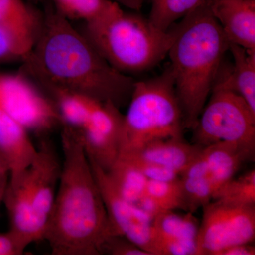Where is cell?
<instances>
[{
  "label": "cell",
  "instance_id": "1",
  "mask_svg": "<svg viewBox=\"0 0 255 255\" xmlns=\"http://www.w3.org/2000/svg\"><path fill=\"white\" fill-rule=\"evenodd\" d=\"M21 63L18 72L46 93L64 90L120 109L130 101L135 82L111 66L51 4L42 12L36 40Z\"/></svg>",
  "mask_w": 255,
  "mask_h": 255
},
{
  "label": "cell",
  "instance_id": "2",
  "mask_svg": "<svg viewBox=\"0 0 255 255\" xmlns=\"http://www.w3.org/2000/svg\"><path fill=\"white\" fill-rule=\"evenodd\" d=\"M61 145V173L43 240L54 255H104L107 241L120 234L107 214L78 130L63 125Z\"/></svg>",
  "mask_w": 255,
  "mask_h": 255
},
{
  "label": "cell",
  "instance_id": "3",
  "mask_svg": "<svg viewBox=\"0 0 255 255\" xmlns=\"http://www.w3.org/2000/svg\"><path fill=\"white\" fill-rule=\"evenodd\" d=\"M168 55L184 129H192L219 75L230 42L202 0L179 23Z\"/></svg>",
  "mask_w": 255,
  "mask_h": 255
},
{
  "label": "cell",
  "instance_id": "4",
  "mask_svg": "<svg viewBox=\"0 0 255 255\" xmlns=\"http://www.w3.org/2000/svg\"><path fill=\"white\" fill-rule=\"evenodd\" d=\"M111 66L120 73H141L153 68L168 55L174 38L141 15L121 9L108 17L79 28Z\"/></svg>",
  "mask_w": 255,
  "mask_h": 255
},
{
  "label": "cell",
  "instance_id": "5",
  "mask_svg": "<svg viewBox=\"0 0 255 255\" xmlns=\"http://www.w3.org/2000/svg\"><path fill=\"white\" fill-rule=\"evenodd\" d=\"M128 104L120 155L135 152L155 140L183 138L182 114L169 65L156 78L135 81Z\"/></svg>",
  "mask_w": 255,
  "mask_h": 255
},
{
  "label": "cell",
  "instance_id": "6",
  "mask_svg": "<svg viewBox=\"0 0 255 255\" xmlns=\"http://www.w3.org/2000/svg\"><path fill=\"white\" fill-rule=\"evenodd\" d=\"M192 130L194 144L203 147L225 141L255 148V113L230 87L223 64Z\"/></svg>",
  "mask_w": 255,
  "mask_h": 255
},
{
  "label": "cell",
  "instance_id": "7",
  "mask_svg": "<svg viewBox=\"0 0 255 255\" xmlns=\"http://www.w3.org/2000/svg\"><path fill=\"white\" fill-rule=\"evenodd\" d=\"M213 201L202 207L198 255H218L236 245L252 244L255 238V206Z\"/></svg>",
  "mask_w": 255,
  "mask_h": 255
},
{
  "label": "cell",
  "instance_id": "8",
  "mask_svg": "<svg viewBox=\"0 0 255 255\" xmlns=\"http://www.w3.org/2000/svg\"><path fill=\"white\" fill-rule=\"evenodd\" d=\"M0 107L28 132L42 135L63 124L53 100L20 72L0 73Z\"/></svg>",
  "mask_w": 255,
  "mask_h": 255
},
{
  "label": "cell",
  "instance_id": "9",
  "mask_svg": "<svg viewBox=\"0 0 255 255\" xmlns=\"http://www.w3.org/2000/svg\"><path fill=\"white\" fill-rule=\"evenodd\" d=\"M123 123L120 108L111 102H98L86 125L78 130L88 158L104 170L120 155Z\"/></svg>",
  "mask_w": 255,
  "mask_h": 255
},
{
  "label": "cell",
  "instance_id": "10",
  "mask_svg": "<svg viewBox=\"0 0 255 255\" xmlns=\"http://www.w3.org/2000/svg\"><path fill=\"white\" fill-rule=\"evenodd\" d=\"M61 166L53 144L42 140L36 156L26 169L33 220L41 241L54 204Z\"/></svg>",
  "mask_w": 255,
  "mask_h": 255
},
{
  "label": "cell",
  "instance_id": "11",
  "mask_svg": "<svg viewBox=\"0 0 255 255\" xmlns=\"http://www.w3.org/2000/svg\"><path fill=\"white\" fill-rule=\"evenodd\" d=\"M90 162L107 214L114 227L119 234L144 251L155 255L152 238L153 219L138 206L119 195L106 171L90 159Z\"/></svg>",
  "mask_w": 255,
  "mask_h": 255
},
{
  "label": "cell",
  "instance_id": "12",
  "mask_svg": "<svg viewBox=\"0 0 255 255\" xmlns=\"http://www.w3.org/2000/svg\"><path fill=\"white\" fill-rule=\"evenodd\" d=\"M199 220L192 213L166 211L152 219V238L155 255H198Z\"/></svg>",
  "mask_w": 255,
  "mask_h": 255
},
{
  "label": "cell",
  "instance_id": "13",
  "mask_svg": "<svg viewBox=\"0 0 255 255\" xmlns=\"http://www.w3.org/2000/svg\"><path fill=\"white\" fill-rule=\"evenodd\" d=\"M230 43L255 50V0H209Z\"/></svg>",
  "mask_w": 255,
  "mask_h": 255
},
{
  "label": "cell",
  "instance_id": "14",
  "mask_svg": "<svg viewBox=\"0 0 255 255\" xmlns=\"http://www.w3.org/2000/svg\"><path fill=\"white\" fill-rule=\"evenodd\" d=\"M36 152L28 130L0 107V152L9 166V180L23 173Z\"/></svg>",
  "mask_w": 255,
  "mask_h": 255
},
{
  "label": "cell",
  "instance_id": "15",
  "mask_svg": "<svg viewBox=\"0 0 255 255\" xmlns=\"http://www.w3.org/2000/svg\"><path fill=\"white\" fill-rule=\"evenodd\" d=\"M255 152L253 147L232 142H215L203 147L201 155L205 161L215 194L234 177L242 164L254 159Z\"/></svg>",
  "mask_w": 255,
  "mask_h": 255
},
{
  "label": "cell",
  "instance_id": "16",
  "mask_svg": "<svg viewBox=\"0 0 255 255\" xmlns=\"http://www.w3.org/2000/svg\"><path fill=\"white\" fill-rule=\"evenodd\" d=\"M203 147L189 144L184 138L155 140L128 155L173 169L180 175L199 155ZM119 155V156H120Z\"/></svg>",
  "mask_w": 255,
  "mask_h": 255
},
{
  "label": "cell",
  "instance_id": "17",
  "mask_svg": "<svg viewBox=\"0 0 255 255\" xmlns=\"http://www.w3.org/2000/svg\"><path fill=\"white\" fill-rule=\"evenodd\" d=\"M42 12L26 0H0V25L28 51L39 31Z\"/></svg>",
  "mask_w": 255,
  "mask_h": 255
},
{
  "label": "cell",
  "instance_id": "18",
  "mask_svg": "<svg viewBox=\"0 0 255 255\" xmlns=\"http://www.w3.org/2000/svg\"><path fill=\"white\" fill-rule=\"evenodd\" d=\"M179 180L184 210L187 212L194 214L199 208L209 204L214 199V185L201 152L180 174Z\"/></svg>",
  "mask_w": 255,
  "mask_h": 255
},
{
  "label": "cell",
  "instance_id": "19",
  "mask_svg": "<svg viewBox=\"0 0 255 255\" xmlns=\"http://www.w3.org/2000/svg\"><path fill=\"white\" fill-rule=\"evenodd\" d=\"M228 51L233 58V65L226 68L230 87L255 113V50L230 43Z\"/></svg>",
  "mask_w": 255,
  "mask_h": 255
},
{
  "label": "cell",
  "instance_id": "20",
  "mask_svg": "<svg viewBox=\"0 0 255 255\" xmlns=\"http://www.w3.org/2000/svg\"><path fill=\"white\" fill-rule=\"evenodd\" d=\"M60 15L72 21L91 23L118 12L122 6L112 0H51Z\"/></svg>",
  "mask_w": 255,
  "mask_h": 255
},
{
  "label": "cell",
  "instance_id": "21",
  "mask_svg": "<svg viewBox=\"0 0 255 255\" xmlns=\"http://www.w3.org/2000/svg\"><path fill=\"white\" fill-rule=\"evenodd\" d=\"M54 102L63 125L80 130L86 125L98 102L85 96L64 90L47 92Z\"/></svg>",
  "mask_w": 255,
  "mask_h": 255
},
{
  "label": "cell",
  "instance_id": "22",
  "mask_svg": "<svg viewBox=\"0 0 255 255\" xmlns=\"http://www.w3.org/2000/svg\"><path fill=\"white\" fill-rule=\"evenodd\" d=\"M106 172L116 191L126 200L136 205L145 195L148 179L127 159L119 157Z\"/></svg>",
  "mask_w": 255,
  "mask_h": 255
},
{
  "label": "cell",
  "instance_id": "23",
  "mask_svg": "<svg viewBox=\"0 0 255 255\" xmlns=\"http://www.w3.org/2000/svg\"><path fill=\"white\" fill-rule=\"evenodd\" d=\"M149 21L162 31L169 28L189 14L202 0H150Z\"/></svg>",
  "mask_w": 255,
  "mask_h": 255
},
{
  "label": "cell",
  "instance_id": "24",
  "mask_svg": "<svg viewBox=\"0 0 255 255\" xmlns=\"http://www.w3.org/2000/svg\"><path fill=\"white\" fill-rule=\"evenodd\" d=\"M145 194L153 203L157 215L166 211L184 210L179 178L174 181L148 180Z\"/></svg>",
  "mask_w": 255,
  "mask_h": 255
},
{
  "label": "cell",
  "instance_id": "25",
  "mask_svg": "<svg viewBox=\"0 0 255 255\" xmlns=\"http://www.w3.org/2000/svg\"><path fill=\"white\" fill-rule=\"evenodd\" d=\"M222 200L239 205L255 206V170L233 177L214 194L213 200Z\"/></svg>",
  "mask_w": 255,
  "mask_h": 255
},
{
  "label": "cell",
  "instance_id": "26",
  "mask_svg": "<svg viewBox=\"0 0 255 255\" xmlns=\"http://www.w3.org/2000/svg\"><path fill=\"white\" fill-rule=\"evenodd\" d=\"M28 53L27 48L0 25V65L21 62Z\"/></svg>",
  "mask_w": 255,
  "mask_h": 255
},
{
  "label": "cell",
  "instance_id": "27",
  "mask_svg": "<svg viewBox=\"0 0 255 255\" xmlns=\"http://www.w3.org/2000/svg\"><path fill=\"white\" fill-rule=\"evenodd\" d=\"M119 157L127 159L142 172L148 180L174 181L179 178V174L173 169L164 166L147 162L143 159L128 155H120Z\"/></svg>",
  "mask_w": 255,
  "mask_h": 255
},
{
  "label": "cell",
  "instance_id": "28",
  "mask_svg": "<svg viewBox=\"0 0 255 255\" xmlns=\"http://www.w3.org/2000/svg\"><path fill=\"white\" fill-rule=\"evenodd\" d=\"M104 255H152L121 235H116L107 241Z\"/></svg>",
  "mask_w": 255,
  "mask_h": 255
},
{
  "label": "cell",
  "instance_id": "29",
  "mask_svg": "<svg viewBox=\"0 0 255 255\" xmlns=\"http://www.w3.org/2000/svg\"><path fill=\"white\" fill-rule=\"evenodd\" d=\"M26 248L27 246L9 231L0 233V255H23Z\"/></svg>",
  "mask_w": 255,
  "mask_h": 255
},
{
  "label": "cell",
  "instance_id": "30",
  "mask_svg": "<svg viewBox=\"0 0 255 255\" xmlns=\"http://www.w3.org/2000/svg\"><path fill=\"white\" fill-rule=\"evenodd\" d=\"M255 248L252 244L236 245L223 250L218 255H255Z\"/></svg>",
  "mask_w": 255,
  "mask_h": 255
},
{
  "label": "cell",
  "instance_id": "31",
  "mask_svg": "<svg viewBox=\"0 0 255 255\" xmlns=\"http://www.w3.org/2000/svg\"><path fill=\"white\" fill-rule=\"evenodd\" d=\"M121 6H123L132 11H138L142 9L146 0H112Z\"/></svg>",
  "mask_w": 255,
  "mask_h": 255
},
{
  "label": "cell",
  "instance_id": "32",
  "mask_svg": "<svg viewBox=\"0 0 255 255\" xmlns=\"http://www.w3.org/2000/svg\"><path fill=\"white\" fill-rule=\"evenodd\" d=\"M9 174L8 173L0 174V204L4 201L5 192L9 182Z\"/></svg>",
  "mask_w": 255,
  "mask_h": 255
},
{
  "label": "cell",
  "instance_id": "33",
  "mask_svg": "<svg viewBox=\"0 0 255 255\" xmlns=\"http://www.w3.org/2000/svg\"><path fill=\"white\" fill-rule=\"evenodd\" d=\"M1 173H8L9 174V166H8L7 162L6 159L1 155L0 152V174Z\"/></svg>",
  "mask_w": 255,
  "mask_h": 255
},
{
  "label": "cell",
  "instance_id": "34",
  "mask_svg": "<svg viewBox=\"0 0 255 255\" xmlns=\"http://www.w3.org/2000/svg\"><path fill=\"white\" fill-rule=\"evenodd\" d=\"M41 1V0H31V2L33 4H36L38 1Z\"/></svg>",
  "mask_w": 255,
  "mask_h": 255
}]
</instances>
